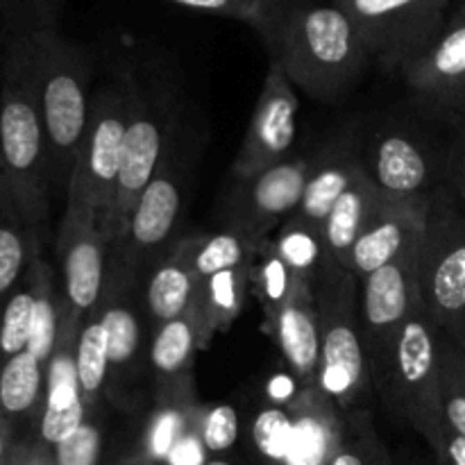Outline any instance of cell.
<instances>
[{
	"mask_svg": "<svg viewBox=\"0 0 465 465\" xmlns=\"http://www.w3.org/2000/svg\"><path fill=\"white\" fill-rule=\"evenodd\" d=\"M259 35L271 53V62L295 86L318 100L343 95L372 62L357 27L331 0L272 3Z\"/></svg>",
	"mask_w": 465,
	"mask_h": 465,
	"instance_id": "obj_1",
	"label": "cell"
},
{
	"mask_svg": "<svg viewBox=\"0 0 465 465\" xmlns=\"http://www.w3.org/2000/svg\"><path fill=\"white\" fill-rule=\"evenodd\" d=\"M54 0H39L14 32L0 80V168L23 213L36 232L48 223L50 166L44 121L35 89L32 45L35 30L53 21Z\"/></svg>",
	"mask_w": 465,
	"mask_h": 465,
	"instance_id": "obj_2",
	"label": "cell"
},
{
	"mask_svg": "<svg viewBox=\"0 0 465 465\" xmlns=\"http://www.w3.org/2000/svg\"><path fill=\"white\" fill-rule=\"evenodd\" d=\"M32 68L48 145L50 182L54 189L68 191L89 130L91 59L53 21H45L35 30Z\"/></svg>",
	"mask_w": 465,
	"mask_h": 465,
	"instance_id": "obj_3",
	"label": "cell"
},
{
	"mask_svg": "<svg viewBox=\"0 0 465 465\" xmlns=\"http://www.w3.org/2000/svg\"><path fill=\"white\" fill-rule=\"evenodd\" d=\"M312 286L321 327L316 389L339 411H361L375 381L359 322V280L330 259Z\"/></svg>",
	"mask_w": 465,
	"mask_h": 465,
	"instance_id": "obj_4",
	"label": "cell"
},
{
	"mask_svg": "<svg viewBox=\"0 0 465 465\" xmlns=\"http://www.w3.org/2000/svg\"><path fill=\"white\" fill-rule=\"evenodd\" d=\"M125 127V82L118 75L94 94L89 130L66 191L62 225H94L103 234L107 232L121 177Z\"/></svg>",
	"mask_w": 465,
	"mask_h": 465,
	"instance_id": "obj_5",
	"label": "cell"
},
{
	"mask_svg": "<svg viewBox=\"0 0 465 465\" xmlns=\"http://www.w3.org/2000/svg\"><path fill=\"white\" fill-rule=\"evenodd\" d=\"M184 159L177 157L175 139L157 175L143 191L132 212L125 234L112 245L109 257L107 293H130L143 277H148L173 250L177 223L186 200Z\"/></svg>",
	"mask_w": 465,
	"mask_h": 465,
	"instance_id": "obj_6",
	"label": "cell"
},
{
	"mask_svg": "<svg viewBox=\"0 0 465 465\" xmlns=\"http://www.w3.org/2000/svg\"><path fill=\"white\" fill-rule=\"evenodd\" d=\"M123 82H125L127 95V127L116 200H114L112 216L104 232L109 245H114L125 234L136 203L148 189L153 177L157 175L175 139V125H173L166 91L153 89L148 82H143L132 71L123 73Z\"/></svg>",
	"mask_w": 465,
	"mask_h": 465,
	"instance_id": "obj_7",
	"label": "cell"
},
{
	"mask_svg": "<svg viewBox=\"0 0 465 465\" xmlns=\"http://www.w3.org/2000/svg\"><path fill=\"white\" fill-rule=\"evenodd\" d=\"M418 282L427 313L465 350V213L445 189L431 193Z\"/></svg>",
	"mask_w": 465,
	"mask_h": 465,
	"instance_id": "obj_8",
	"label": "cell"
},
{
	"mask_svg": "<svg viewBox=\"0 0 465 465\" xmlns=\"http://www.w3.org/2000/svg\"><path fill=\"white\" fill-rule=\"evenodd\" d=\"M440 339L443 330L425 307L404 327L393 368L381 393L393 411L431 445L448 430L440 404Z\"/></svg>",
	"mask_w": 465,
	"mask_h": 465,
	"instance_id": "obj_9",
	"label": "cell"
},
{
	"mask_svg": "<svg viewBox=\"0 0 465 465\" xmlns=\"http://www.w3.org/2000/svg\"><path fill=\"white\" fill-rule=\"evenodd\" d=\"M357 27L372 62L402 71L443 32L450 0H331Z\"/></svg>",
	"mask_w": 465,
	"mask_h": 465,
	"instance_id": "obj_10",
	"label": "cell"
},
{
	"mask_svg": "<svg viewBox=\"0 0 465 465\" xmlns=\"http://www.w3.org/2000/svg\"><path fill=\"white\" fill-rule=\"evenodd\" d=\"M418 254H407L359 280V322L377 389H384L404 327L422 304Z\"/></svg>",
	"mask_w": 465,
	"mask_h": 465,
	"instance_id": "obj_11",
	"label": "cell"
},
{
	"mask_svg": "<svg viewBox=\"0 0 465 465\" xmlns=\"http://www.w3.org/2000/svg\"><path fill=\"white\" fill-rule=\"evenodd\" d=\"M312 168L313 159H284L257 177L236 182L227 227L239 230L257 250L262 248L271 230L298 212Z\"/></svg>",
	"mask_w": 465,
	"mask_h": 465,
	"instance_id": "obj_12",
	"label": "cell"
},
{
	"mask_svg": "<svg viewBox=\"0 0 465 465\" xmlns=\"http://www.w3.org/2000/svg\"><path fill=\"white\" fill-rule=\"evenodd\" d=\"M298 107L295 84L277 64L271 62L243 143L234 157V182L257 177L259 173L284 162L286 153L293 148Z\"/></svg>",
	"mask_w": 465,
	"mask_h": 465,
	"instance_id": "obj_13",
	"label": "cell"
},
{
	"mask_svg": "<svg viewBox=\"0 0 465 465\" xmlns=\"http://www.w3.org/2000/svg\"><path fill=\"white\" fill-rule=\"evenodd\" d=\"M431 195L395 198L384 193L375 213L354 243L350 271L357 280L420 250Z\"/></svg>",
	"mask_w": 465,
	"mask_h": 465,
	"instance_id": "obj_14",
	"label": "cell"
},
{
	"mask_svg": "<svg viewBox=\"0 0 465 465\" xmlns=\"http://www.w3.org/2000/svg\"><path fill=\"white\" fill-rule=\"evenodd\" d=\"M82 318L66 309L54 352L45 363V398L36 420V440L53 450L89 418L75 371V341Z\"/></svg>",
	"mask_w": 465,
	"mask_h": 465,
	"instance_id": "obj_15",
	"label": "cell"
},
{
	"mask_svg": "<svg viewBox=\"0 0 465 465\" xmlns=\"http://www.w3.org/2000/svg\"><path fill=\"white\" fill-rule=\"evenodd\" d=\"M413 94L443 114L465 104V5L448 18L439 39L400 71Z\"/></svg>",
	"mask_w": 465,
	"mask_h": 465,
	"instance_id": "obj_16",
	"label": "cell"
},
{
	"mask_svg": "<svg viewBox=\"0 0 465 465\" xmlns=\"http://www.w3.org/2000/svg\"><path fill=\"white\" fill-rule=\"evenodd\" d=\"M57 252L64 302L84 321L98 312L107 291L112 245L94 225H59Z\"/></svg>",
	"mask_w": 465,
	"mask_h": 465,
	"instance_id": "obj_17",
	"label": "cell"
},
{
	"mask_svg": "<svg viewBox=\"0 0 465 465\" xmlns=\"http://www.w3.org/2000/svg\"><path fill=\"white\" fill-rule=\"evenodd\" d=\"M266 322L295 380L313 389L321 363V327L312 282L295 275L289 295L275 312L268 313Z\"/></svg>",
	"mask_w": 465,
	"mask_h": 465,
	"instance_id": "obj_18",
	"label": "cell"
},
{
	"mask_svg": "<svg viewBox=\"0 0 465 465\" xmlns=\"http://www.w3.org/2000/svg\"><path fill=\"white\" fill-rule=\"evenodd\" d=\"M372 180L384 193L395 198H422L431 195L434 166L422 143L404 132H386L372 145L371 168Z\"/></svg>",
	"mask_w": 465,
	"mask_h": 465,
	"instance_id": "obj_19",
	"label": "cell"
},
{
	"mask_svg": "<svg viewBox=\"0 0 465 465\" xmlns=\"http://www.w3.org/2000/svg\"><path fill=\"white\" fill-rule=\"evenodd\" d=\"M198 243L200 236L180 241L171 250V254L145 277L143 304L157 327L189 312L198 298L200 284H203V280H198L193 271Z\"/></svg>",
	"mask_w": 465,
	"mask_h": 465,
	"instance_id": "obj_20",
	"label": "cell"
},
{
	"mask_svg": "<svg viewBox=\"0 0 465 465\" xmlns=\"http://www.w3.org/2000/svg\"><path fill=\"white\" fill-rule=\"evenodd\" d=\"M381 198H384V191L377 186L368 168L363 166L357 173L352 184H350V189L331 207L330 216H327L325 225H322V234H325L330 259L339 263L341 268H345V271H350L354 243L359 241L361 232L366 230L368 221L372 218Z\"/></svg>",
	"mask_w": 465,
	"mask_h": 465,
	"instance_id": "obj_21",
	"label": "cell"
},
{
	"mask_svg": "<svg viewBox=\"0 0 465 465\" xmlns=\"http://www.w3.org/2000/svg\"><path fill=\"white\" fill-rule=\"evenodd\" d=\"M361 168L363 163L350 153L348 145H336V148L327 150L321 159H313L302 203L291 218H298V221L322 230L336 200L350 189Z\"/></svg>",
	"mask_w": 465,
	"mask_h": 465,
	"instance_id": "obj_22",
	"label": "cell"
},
{
	"mask_svg": "<svg viewBox=\"0 0 465 465\" xmlns=\"http://www.w3.org/2000/svg\"><path fill=\"white\" fill-rule=\"evenodd\" d=\"M39 252V232L25 218L0 168V300L21 282Z\"/></svg>",
	"mask_w": 465,
	"mask_h": 465,
	"instance_id": "obj_23",
	"label": "cell"
},
{
	"mask_svg": "<svg viewBox=\"0 0 465 465\" xmlns=\"http://www.w3.org/2000/svg\"><path fill=\"white\" fill-rule=\"evenodd\" d=\"M209 341H212V331L207 330L198 298H195L189 312L157 327L150 341V363L159 377L184 380L182 375L189 371L195 352L203 350Z\"/></svg>",
	"mask_w": 465,
	"mask_h": 465,
	"instance_id": "obj_24",
	"label": "cell"
},
{
	"mask_svg": "<svg viewBox=\"0 0 465 465\" xmlns=\"http://www.w3.org/2000/svg\"><path fill=\"white\" fill-rule=\"evenodd\" d=\"M45 398V363L32 352L5 359L0 368V413L16 430L39 420Z\"/></svg>",
	"mask_w": 465,
	"mask_h": 465,
	"instance_id": "obj_25",
	"label": "cell"
},
{
	"mask_svg": "<svg viewBox=\"0 0 465 465\" xmlns=\"http://www.w3.org/2000/svg\"><path fill=\"white\" fill-rule=\"evenodd\" d=\"M94 316L107 331L109 377H123L136 366L143 348L139 313L132 307L127 293H107Z\"/></svg>",
	"mask_w": 465,
	"mask_h": 465,
	"instance_id": "obj_26",
	"label": "cell"
},
{
	"mask_svg": "<svg viewBox=\"0 0 465 465\" xmlns=\"http://www.w3.org/2000/svg\"><path fill=\"white\" fill-rule=\"evenodd\" d=\"M203 411L204 409H198L191 400V391L163 398L145 427L141 457L153 465L166 463L168 454L184 439L186 431L198 425Z\"/></svg>",
	"mask_w": 465,
	"mask_h": 465,
	"instance_id": "obj_27",
	"label": "cell"
},
{
	"mask_svg": "<svg viewBox=\"0 0 465 465\" xmlns=\"http://www.w3.org/2000/svg\"><path fill=\"white\" fill-rule=\"evenodd\" d=\"M32 271H35L36 282V307L27 352H32L36 359L48 363L50 354L57 348L59 331H62V322L68 307L66 302H64V293L57 289V284H54L53 271H50L48 263L41 259V254L32 262Z\"/></svg>",
	"mask_w": 465,
	"mask_h": 465,
	"instance_id": "obj_28",
	"label": "cell"
},
{
	"mask_svg": "<svg viewBox=\"0 0 465 465\" xmlns=\"http://www.w3.org/2000/svg\"><path fill=\"white\" fill-rule=\"evenodd\" d=\"M252 266L254 263H248V266L223 271L200 284L198 307L212 336L216 331H225L239 318L245 302V291L252 282Z\"/></svg>",
	"mask_w": 465,
	"mask_h": 465,
	"instance_id": "obj_29",
	"label": "cell"
},
{
	"mask_svg": "<svg viewBox=\"0 0 465 465\" xmlns=\"http://www.w3.org/2000/svg\"><path fill=\"white\" fill-rule=\"evenodd\" d=\"M75 371L82 389V398H84L91 413L109 384L107 331H104L103 322L95 316L84 318L80 331H77Z\"/></svg>",
	"mask_w": 465,
	"mask_h": 465,
	"instance_id": "obj_30",
	"label": "cell"
},
{
	"mask_svg": "<svg viewBox=\"0 0 465 465\" xmlns=\"http://www.w3.org/2000/svg\"><path fill=\"white\" fill-rule=\"evenodd\" d=\"M275 252L284 259L291 272L302 280L313 282L322 272V268L330 263V252H327L325 234L318 227L309 223L289 218L277 232L272 241Z\"/></svg>",
	"mask_w": 465,
	"mask_h": 465,
	"instance_id": "obj_31",
	"label": "cell"
},
{
	"mask_svg": "<svg viewBox=\"0 0 465 465\" xmlns=\"http://www.w3.org/2000/svg\"><path fill=\"white\" fill-rule=\"evenodd\" d=\"M36 307V282L30 268L16 286L0 300V341H3L5 359L25 352L32 334Z\"/></svg>",
	"mask_w": 465,
	"mask_h": 465,
	"instance_id": "obj_32",
	"label": "cell"
},
{
	"mask_svg": "<svg viewBox=\"0 0 465 465\" xmlns=\"http://www.w3.org/2000/svg\"><path fill=\"white\" fill-rule=\"evenodd\" d=\"M327 465H391L366 411H352L341 422Z\"/></svg>",
	"mask_w": 465,
	"mask_h": 465,
	"instance_id": "obj_33",
	"label": "cell"
},
{
	"mask_svg": "<svg viewBox=\"0 0 465 465\" xmlns=\"http://www.w3.org/2000/svg\"><path fill=\"white\" fill-rule=\"evenodd\" d=\"M257 252L259 250L239 230L227 227V230L218 232L209 239L200 236L193 257V271L198 280H209V277L218 275L223 271L254 263V254Z\"/></svg>",
	"mask_w": 465,
	"mask_h": 465,
	"instance_id": "obj_34",
	"label": "cell"
},
{
	"mask_svg": "<svg viewBox=\"0 0 465 465\" xmlns=\"http://www.w3.org/2000/svg\"><path fill=\"white\" fill-rule=\"evenodd\" d=\"M440 404L445 425L465 439V350L445 334L440 339Z\"/></svg>",
	"mask_w": 465,
	"mask_h": 465,
	"instance_id": "obj_35",
	"label": "cell"
},
{
	"mask_svg": "<svg viewBox=\"0 0 465 465\" xmlns=\"http://www.w3.org/2000/svg\"><path fill=\"white\" fill-rule=\"evenodd\" d=\"M262 262L257 266H252V284L257 289L259 300L263 304V312L266 316L271 312H275L284 298L289 295L291 284H293V272L291 268L286 266L284 259L275 252L272 243H263L262 245Z\"/></svg>",
	"mask_w": 465,
	"mask_h": 465,
	"instance_id": "obj_36",
	"label": "cell"
},
{
	"mask_svg": "<svg viewBox=\"0 0 465 465\" xmlns=\"http://www.w3.org/2000/svg\"><path fill=\"white\" fill-rule=\"evenodd\" d=\"M54 465H98L103 454V430L86 418L77 431L50 450Z\"/></svg>",
	"mask_w": 465,
	"mask_h": 465,
	"instance_id": "obj_37",
	"label": "cell"
},
{
	"mask_svg": "<svg viewBox=\"0 0 465 465\" xmlns=\"http://www.w3.org/2000/svg\"><path fill=\"white\" fill-rule=\"evenodd\" d=\"M166 3L180 5L184 9L193 12L213 14V16L234 18V21L245 23V25L262 30L271 14V0H166Z\"/></svg>",
	"mask_w": 465,
	"mask_h": 465,
	"instance_id": "obj_38",
	"label": "cell"
},
{
	"mask_svg": "<svg viewBox=\"0 0 465 465\" xmlns=\"http://www.w3.org/2000/svg\"><path fill=\"white\" fill-rule=\"evenodd\" d=\"M254 443L272 461H286L293 443V425L282 409H268L254 425Z\"/></svg>",
	"mask_w": 465,
	"mask_h": 465,
	"instance_id": "obj_39",
	"label": "cell"
},
{
	"mask_svg": "<svg viewBox=\"0 0 465 465\" xmlns=\"http://www.w3.org/2000/svg\"><path fill=\"white\" fill-rule=\"evenodd\" d=\"M200 439L204 450L212 454L225 452L239 439V413L230 404H221L203 411L200 418Z\"/></svg>",
	"mask_w": 465,
	"mask_h": 465,
	"instance_id": "obj_40",
	"label": "cell"
},
{
	"mask_svg": "<svg viewBox=\"0 0 465 465\" xmlns=\"http://www.w3.org/2000/svg\"><path fill=\"white\" fill-rule=\"evenodd\" d=\"M36 3L39 0H0V71L14 32L21 27Z\"/></svg>",
	"mask_w": 465,
	"mask_h": 465,
	"instance_id": "obj_41",
	"label": "cell"
},
{
	"mask_svg": "<svg viewBox=\"0 0 465 465\" xmlns=\"http://www.w3.org/2000/svg\"><path fill=\"white\" fill-rule=\"evenodd\" d=\"M207 450H204L203 439H200V422L195 427H191L184 434V439L175 445L171 454H168L166 463L163 465H204Z\"/></svg>",
	"mask_w": 465,
	"mask_h": 465,
	"instance_id": "obj_42",
	"label": "cell"
},
{
	"mask_svg": "<svg viewBox=\"0 0 465 465\" xmlns=\"http://www.w3.org/2000/svg\"><path fill=\"white\" fill-rule=\"evenodd\" d=\"M431 450H434L436 465H465V439L450 430V427L431 445Z\"/></svg>",
	"mask_w": 465,
	"mask_h": 465,
	"instance_id": "obj_43",
	"label": "cell"
},
{
	"mask_svg": "<svg viewBox=\"0 0 465 465\" xmlns=\"http://www.w3.org/2000/svg\"><path fill=\"white\" fill-rule=\"evenodd\" d=\"M266 393L272 402H291L295 398V377L293 375H275L266 386Z\"/></svg>",
	"mask_w": 465,
	"mask_h": 465,
	"instance_id": "obj_44",
	"label": "cell"
},
{
	"mask_svg": "<svg viewBox=\"0 0 465 465\" xmlns=\"http://www.w3.org/2000/svg\"><path fill=\"white\" fill-rule=\"evenodd\" d=\"M14 445H16V439H14V427L9 425L7 418L0 413V465L7 461Z\"/></svg>",
	"mask_w": 465,
	"mask_h": 465,
	"instance_id": "obj_45",
	"label": "cell"
},
{
	"mask_svg": "<svg viewBox=\"0 0 465 465\" xmlns=\"http://www.w3.org/2000/svg\"><path fill=\"white\" fill-rule=\"evenodd\" d=\"M452 184L457 193L461 195V200H465V145L459 150L457 159L452 163Z\"/></svg>",
	"mask_w": 465,
	"mask_h": 465,
	"instance_id": "obj_46",
	"label": "cell"
},
{
	"mask_svg": "<svg viewBox=\"0 0 465 465\" xmlns=\"http://www.w3.org/2000/svg\"><path fill=\"white\" fill-rule=\"evenodd\" d=\"M123 465H153V463L145 461L143 457H136V459H130V461H125Z\"/></svg>",
	"mask_w": 465,
	"mask_h": 465,
	"instance_id": "obj_47",
	"label": "cell"
},
{
	"mask_svg": "<svg viewBox=\"0 0 465 465\" xmlns=\"http://www.w3.org/2000/svg\"><path fill=\"white\" fill-rule=\"evenodd\" d=\"M204 465H232V463H227L225 459H207V463Z\"/></svg>",
	"mask_w": 465,
	"mask_h": 465,
	"instance_id": "obj_48",
	"label": "cell"
},
{
	"mask_svg": "<svg viewBox=\"0 0 465 465\" xmlns=\"http://www.w3.org/2000/svg\"><path fill=\"white\" fill-rule=\"evenodd\" d=\"M272 3H280V5H289V3H304V0H272Z\"/></svg>",
	"mask_w": 465,
	"mask_h": 465,
	"instance_id": "obj_49",
	"label": "cell"
},
{
	"mask_svg": "<svg viewBox=\"0 0 465 465\" xmlns=\"http://www.w3.org/2000/svg\"><path fill=\"white\" fill-rule=\"evenodd\" d=\"M5 363V352H3V341H0V368H3Z\"/></svg>",
	"mask_w": 465,
	"mask_h": 465,
	"instance_id": "obj_50",
	"label": "cell"
},
{
	"mask_svg": "<svg viewBox=\"0 0 465 465\" xmlns=\"http://www.w3.org/2000/svg\"><path fill=\"white\" fill-rule=\"evenodd\" d=\"M48 465H54V463H53V461H50V463H48Z\"/></svg>",
	"mask_w": 465,
	"mask_h": 465,
	"instance_id": "obj_51",
	"label": "cell"
}]
</instances>
